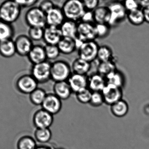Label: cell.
<instances>
[{
    "label": "cell",
    "instance_id": "cell-1",
    "mask_svg": "<svg viewBox=\"0 0 149 149\" xmlns=\"http://www.w3.org/2000/svg\"><path fill=\"white\" fill-rule=\"evenodd\" d=\"M62 8L66 20L79 22L86 11L83 1L79 0L65 1Z\"/></svg>",
    "mask_w": 149,
    "mask_h": 149
},
{
    "label": "cell",
    "instance_id": "cell-2",
    "mask_svg": "<svg viewBox=\"0 0 149 149\" xmlns=\"http://www.w3.org/2000/svg\"><path fill=\"white\" fill-rule=\"evenodd\" d=\"M21 8L16 1H6L0 5V20L11 24L15 22L20 15Z\"/></svg>",
    "mask_w": 149,
    "mask_h": 149
},
{
    "label": "cell",
    "instance_id": "cell-3",
    "mask_svg": "<svg viewBox=\"0 0 149 149\" xmlns=\"http://www.w3.org/2000/svg\"><path fill=\"white\" fill-rule=\"evenodd\" d=\"M71 67L64 60H56L52 63L51 79L55 82L66 81L72 73Z\"/></svg>",
    "mask_w": 149,
    "mask_h": 149
},
{
    "label": "cell",
    "instance_id": "cell-4",
    "mask_svg": "<svg viewBox=\"0 0 149 149\" xmlns=\"http://www.w3.org/2000/svg\"><path fill=\"white\" fill-rule=\"evenodd\" d=\"M106 6L108 8L110 13L108 24L111 28L120 23L125 19L127 15V12L123 3L121 2H109Z\"/></svg>",
    "mask_w": 149,
    "mask_h": 149
},
{
    "label": "cell",
    "instance_id": "cell-5",
    "mask_svg": "<svg viewBox=\"0 0 149 149\" xmlns=\"http://www.w3.org/2000/svg\"><path fill=\"white\" fill-rule=\"evenodd\" d=\"M99 46L95 40L84 42L78 49L79 57L92 63L97 59Z\"/></svg>",
    "mask_w": 149,
    "mask_h": 149
},
{
    "label": "cell",
    "instance_id": "cell-6",
    "mask_svg": "<svg viewBox=\"0 0 149 149\" xmlns=\"http://www.w3.org/2000/svg\"><path fill=\"white\" fill-rule=\"evenodd\" d=\"M25 19L30 27L45 28L47 26L46 14L38 7L30 9L26 13Z\"/></svg>",
    "mask_w": 149,
    "mask_h": 149
},
{
    "label": "cell",
    "instance_id": "cell-7",
    "mask_svg": "<svg viewBox=\"0 0 149 149\" xmlns=\"http://www.w3.org/2000/svg\"><path fill=\"white\" fill-rule=\"evenodd\" d=\"M52 64L46 61L43 63L33 65L31 69V76L39 84L48 82L51 79Z\"/></svg>",
    "mask_w": 149,
    "mask_h": 149
},
{
    "label": "cell",
    "instance_id": "cell-8",
    "mask_svg": "<svg viewBox=\"0 0 149 149\" xmlns=\"http://www.w3.org/2000/svg\"><path fill=\"white\" fill-rule=\"evenodd\" d=\"M53 116L42 108L38 109L33 115V125L36 129L49 128L54 122Z\"/></svg>",
    "mask_w": 149,
    "mask_h": 149
},
{
    "label": "cell",
    "instance_id": "cell-9",
    "mask_svg": "<svg viewBox=\"0 0 149 149\" xmlns=\"http://www.w3.org/2000/svg\"><path fill=\"white\" fill-rule=\"evenodd\" d=\"M104 100V103L111 106L122 99V88L107 84L102 92Z\"/></svg>",
    "mask_w": 149,
    "mask_h": 149
},
{
    "label": "cell",
    "instance_id": "cell-10",
    "mask_svg": "<svg viewBox=\"0 0 149 149\" xmlns=\"http://www.w3.org/2000/svg\"><path fill=\"white\" fill-rule=\"evenodd\" d=\"M77 38L83 42L95 40L97 37L94 24L81 22H78Z\"/></svg>",
    "mask_w": 149,
    "mask_h": 149
},
{
    "label": "cell",
    "instance_id": "cell-11",
    "mask_svg": "<svg viewBox=\"0 0 149 149\" xmlns=\"http://www.w3.org/2000/svg\"><path fill=\"white\" fill-rule=\"evenodd\" d=\"M62 101L54 93L47 94L42 104V108L54 115L61 111Z\"/></svg>",
    "mask_w": 149,
    "mask_h": 149
},
{
    "label": "cell",
    "instance_id": "cell-12",
    "mask_svg": "<svg viewBox=\"0 0 149 149\" xmlns=\"http://www.w3.org/2000/svg\"><path fill=\"white\" fill-rule=\"evenodd\" d=\"M38 84L31 75H25L19 78L17 83V86L21 92L30 94L38 88Z\"/></svg>",
    "mask_w": 149,
    "mask_h": 149
},
{
    "label": "cell",
    "instance_id": "cell-13",
    "mask_svg": "<svg viewBox=\"0 0 149 149\" xmlns=\"http://www.w3.org/2000/svg\"><path fill=\"white\" fill-rule=\"evenodd\" d=\"M63 37L59 27L47 25L44 28L43 40L46 45H57Z\"/></svg>",
    "mask_w": 149,
    "mask_h": 149
},
{
    "label": "cell",
    "instance_id": "cell-14",
    "mask_svg": "<svg viewBox=\"0 0 149 149\" xmlns=\"http://www.w3.org/2000/svg\"><path fill=\"white\" fill-rule=\"evenodd\" d=\"M72 93L76 94L88 88V76L72 73L67 80Z\"/></svg>",
    "mask_w": 149,
    "mask_h": 149
},
{
    "label": "cell",
    "instance_id": "cell-15",
    "mask_svg": "<svg viewBox=\"0 0 149 149\" xmlns=\"http://www.w3.org/2000/svg\"><path fill=\"white\" fill-rule=\"evenodd\" d=\"M46 17L48 26L59 27L65 20L62 8L56 6L46 14Z\"/></svg>",
    "mask_w": 149,
    "mask_h": 149
},
{
    "label": "cell",
    "instance_id": "cell-16",
    "mask_svg": "<svg viewBox=\"0 0 149 149\" xmlns=\"http://www.w3.org/2000/svg\"><path fill=\"white\" fill-rule=\"evenodd\" d=\"M105 77L98 73L88 76V88L92 92H102L107 85Z\"/></svg>",
    "mask_w": 149,
    "mask_h": 149
},
{
    "label": "cell",
    "instance_id": "cell-17",
    "mask_svg": "<svg viewBox=\"0 0 149 149\" xmlns=\"http://www.w3.org/2000/svg\"><path fill=\"white\" fill-rule=\"evenodd\" d=\"M16 52L22 56H28L34 45L29 37L24 36L18 37L15 42Z\"/></svg>",
    "mask_w": 149,
    "mask_h": 149
},
{
    "label": "cell",
    "instance_id": "cell-18",
    "mask_svg": "<svg viewBox=\"0 0 149 149\" xmlns=\"http://www.w3.org/2000/svg\"><path fill=\"white\" fill-rule=\"evenodd\" d=\"M53 90V93L62 101L68 99L72 93L67 81L55 82Z\"/></svg>",
    "mask_w": 149,
    "mask_h": 149
},
{
    "label": "cell",
    "instance_id": "cell-19",
    "mask_svg": "<svg viewBox=\"0 0 149 149\" xmlns=\"http://www.w3.org/2000/svg\"><path fill=\"white\" fill-rule=\"evenodd\" d=\"M28 56L33 65L47 61L44 46L41 45H34Z\"/></svg>",
    "mask_w": 149,
    "mask_h": 149
},
{
    "label": "cell",
    "instance_id": "cell-20",
    "mask_svg": "<svg viewBox=\"0 0 149 149\" xmlns=\"http://www.w3.org/2000/svg\"><path fill=\"white\" fill-rule=\"evenodd\" d=\"M63 37L75 39L77 36L78 23L66 20L59 27Z\"/></svg>",
    "mask_w": 149,
    "mask_h": 149
},
{
    "label": "cell",
    "instance_id": "cell-21",
    "mask_svg": "<svg viewBox=\"0 0 149 149\" xmlns=\"http://www.w3.org/2000/svg\"><path fill=\"white\" fill-rule=\"evenodd\" d=\"M91 68V63L79 57L74 59L71 66L72 71L73 73L86 76Z\"/></svg>",
    "mask_w": 149,
    "mask_h": 149
},
{
    "label": "cell",
    "instance_id": "cell-22",
    "mask_svg": "<svg viewBox=\"0 0 149 149\" xmlns=\"http://www.w3.org/2000/svg\"><path fill=\"white\" fill-rule=\"evenodd\" d=\"M60 52L65 55H70L77 50L75 39L69 38H62L57 45Z\"/></svg>",
    "mask_w": 149,
    "mask_h": 149
},
{
    "label": "cell",
    "instance_id": "cell-23",
    "mask_svg": "<svg viewBox=\"0 0 149 149\" xmlns=\"http://www.w3.org/2000/svg\"><path fill=\"white\" fill-rule=\"evenodd\" d=\"M93 12L95 24H108L110 13L107 6H99Z\"/></svg>",
    "mask_w": 149,
    "mask_h": 149
},
{
    "label": "cell",
    "instance_id": "cell-24",
    "mask_svg": "<svg viewBox=\"0 0 149 149\" xmlns=\"http://www.w3.org/2000/svg\"><path fill=\"white\" fill-rule=\"evenodd\" d=\"M110 111L112 114L118 118L124 117L127 114L129 106L127 101L121 99L110 106Z\"/></svg>",
    "mask_w": 149,
    "mask_h": 149
},
{
    "label": "cell",
    "instance_id": "cell-25",
    "mask_svg": "<svg viewBox=\"0 0 149 149\" xmlns=\"http://www.w3.org/2000/svg\"><path fill=\"white\" fill-rule=\"evenodd\" d=\"M107 84L122 88L124 85L125 79L123 73L118 70L114 71L105 77Z\"/></svg>",
    "mask_w": 149,
    "mask_h": 149
},
{
    "label": "cell",
    "instance_id": "cell-26",
    "mask_svg": "<svg viewBox=\"0 0 149 149\" xmlns=\"http://www.w3.org/2000/svg\"><path fill=\"white\" fill-rule=\"evenodd\" d=\"M16 52L15 42L11 39L0 42V54L3 57H11Z\"/></svg>",
    "mask_w": 149,
    "mask_h": 149
},
{
    "label": "cell",
    "instance_id": "cell-27",
    "mask_svg": "<svg viewBox=\"0 0 149 149\" xmlns=\"http://www.w3.org/2000/svg\"><path fill=\"white\" fill-rule=\"evenodd\" d=\"M34 135L36 142L42 144L48 143L52 137V132L50 128L36 129Z\"/></svg>",
    "mask_w": 149,
    "mask_h": 149
},
{
    "label": "cell",
    "instance_id": "cell-28",
    "mask_svg": "<svg viewBox=\"0 0 149 149\" xmlns=\"http://www.w3.org/2000/svg\"><path fill=\"white\" fill-rule=\"evenodd\" d=\"M35 138L28 135L20 137L17 143V149H36L37 147Z\"/></svg>",
    "mask_w": 149,
    "mask_h": 149
},
{
    "label": "cell",
    "instance_id": "cell-29",
    "mask_svg": "<svg viewBox=\"0 0 149 149\" xmlns=\"http://www.w3.org/2000/svg\"><path fill=\"white\" fill-rule=\"evenodd\" d=\"M127 17L130 22L135 26L141 25L145 22L143 10L140 8L128 12Z\"/></svg>",
    "mask_w": 149,
    "mask_h": 149
},
{
    "label": "cell",
    "instance_id": "cell-30",
    "mask_svg": "<svg viewBox=\"0 0 149 149\" xmlns=\"http://www.w3.org/2000/svg\"><path fill=\"white\" fill-rule=\"evenodd\" d=\"M117 70L114 60L107 62H99L97 66V73L104 77Z\"/></svg>",
    "mask_w": 149,
    "mask_h": 149
},
{
    "label": "cell",
    "instance_id": "cell-31",
    "mask_svg": "<svg viewBox=\"0 0 149 149\" xmlns=\"http://www.w3.org/2000/svg\"><path fill=\"white\" fill-rule=\"evenodd\" d=\"M97 59L99 62H107L114 60L113 54L112 49L107 45L99 46Z\"/></svg>",
    "mask_w": 149,
    "mask_h": 149
},
{
    "label": "cell",
    "instance_id": "cell-32",
    "mask_svg": "<svg viewBox=\"0 0 149 149\" xmlns=\"http://www.w3.org/2000/svg\"><path fill=\"white\" fill-rule=\"evenodd\" d=\"M45 91L42 88H38L29 94L31 102L36 106H42L47 95Z\"/></svg>",
    "mask_w": 149,
    "mask_h": 149
},
{
    "label": "cell",
    "instance_id": "cell-33",
    "mask_svg": "<svg viewBox=\"0 0 149 149\" xmlns=\"http://www.w3.org/2000/svg\"><path fill=\"white\" fill-rule=\"evenodd\" d=\"M13 29L10 24L0 20V42L11 39Z\"/></svg>",
    "mask_w": 149,
    "mask_h": 149
},
{
    "label": "cell",
    "instance_id": "cell-34",
    "mask_svg": "<svg viewBox=\"0 0 149 149\" xmlns=\"http://www.w3.org/2000/svg\"><path fill=\"white\" fill-rule=\"evenodd\" d=\"M95 27L97 38H104L110 34L111 27L108 24H95Z\"/></svg>",
    "mask_w": 149,
    "mask_h": 149
},
{
    "label": "cell",
    "instance_id": "cell-35",
    "mask_svg": "<svg viewBox=\"0 0 149 149\" xmlns=\"http://www.w3.org/2000/svg\"><path fill=\"white\" fill-rule=\"evenodd\" d=\"M44 47L47 59L55 60L59 57L61 52L57 45H46Z\"/></svg>",
    "mask_w": 149,
    "mask_h": 149
},
{
    "label": "cell",
    "instance_id": "cell-36",
    "mask_svg": "<svg viewBox=\"0 0 149 149\" xmlns=\"http://www.w3.org/2000/svg\"><path fill=\"white\" fill-rule=\"evenodd\" d=\"M92 92L88 88H86L75 94L76 99L81 104H89Z\"/></svg>",
    "mask_w": 149,
    "mask_h": 149
},
{
    "label": "cell",
    "instance_id": "cell-37",
    "mask_svg": "<svg viewBox=\"0 0 149 149\" xmlns=\"http://www.w3.org/2000/svg\"><path fill=\"white\" fill-rule=\"evenodd\" d=\"M44 28L30 27L29 31V37L31 40L38 41L43 39Z\"/></svg>",
    "mask_w": 149,
    "mask_h": 149
},
{
    "label": "cell",
    "instance_id": "cell-38",
    "mask_svg": "<svg viewBox=\"0 0 149 149\" xmlns=\"http://www.w3.org/2000/svg\"><path fill=\"white\" fill-rule=\"evenodd\" d=\"M104 103V98L100 92H92V96L89 104L93 107H99Z\"/></svg>",
    "mask_w": 149,
    "mask_h": 149
},
{
    "label": "cell",
    "instance_id": "cell-39",
    "mask_svg": "<svg viewBox=\"0 0 149 149\" xmlns=\"http://www.w3.org/2000/svg\"><path fill=\"white\" fill-rule=\"evenodd\" d=\"M82 1L86 10L92 11L99 7L100 2L98 0H85Z\"/></svg>",
    "mask_w": 149,
    "mask_h": 149
},
{
    "label": "cell",
    "instance_id": "cell-40",
    "mask_svg": "<svg viewBox=\"0 0 149 149\" xmlns=\"http://www.w3.org/2000/svg\"><path fill=\"white\" fill-rule=\"evenodd\" d=\"M53 2L49 0L42 1L39 3L38 8L43 11L45 14L51 10L55 7Z\"/></svg>",
    "mask_w": 149,
    "mask_h": 149
},
{
    "label": "cell",
    "instance_id": "cell-41",
    "mask_svg": "<svg viewBox=\"0 0 149 149\" xmlns=\"http://www.w3.org/2000/svg\"><path fill=\"white\" fill-rule=\"evenodd\" d=\"M123 5L125 7V9L127 10V12L133 11L139 8V5L138 3V1H134V0H127L123 2Z\"/></svg>",
    "mask_w": 149,
    "mask_h": 149
},
{
    "label": "cell",
    "instance_id": "cell-42",
    "mask_svg": "<svg viewBox=\"0 0 149 149\" xmlns=\"http://www.w3.org/2000/svg\"><path fill=\"white\" fill-rule=\"evenodd\" d=\"M80 22H83L90 23H94V19L93 12V11L86 10L81 17Z\"/></svg>",
    "mask_w": 149,
    "mask_h": 149
},
{
    "label": "cell",
    "instance_id": "cell-43",
    "mask_svg": "<svg viewBox=\"0 0 149 149\" xmlns=\"http://www.w3.org/2000/svg\"><path fill=\"white\" fill-rule=\"evenodd\" d=\"M17 2L20 5V7H31L35 5L38 1L36 0H31V1H17Z\"/></svg>",
    "mask_w": 149,
    "mask_h": 149
},
{
    "label": "cell",
    "instance_id": "cell-44",
    "mask_svg": "<svg viewBox=\"0 0 149 149\" xmlns=\"http://www.w3.org/2000/svg\"><path fill=\"white\" fill-rule=\"evenodd\" d=\"M139 6L141 7L143 9L149 7V0H144V1H138Z\"/></svg>",
    "mask_w": 149,
    "mask_h": 149
},
{
    "label": "cell",
    "instance_id": "cell-45",
    "mask_svg": "<svg viewBox=\"0 0 149 149\" xmlns=\"http://www.w3.org/2000/svg\"><path fill=\"white\" fill-rule=\"evenodd\" d=\"M143 10L144 14L145 22L149 24V7L143 9Z\"/></svg>",
    "mask_w": 149,
    "mask_h": 149
},
{
    "label": "cell",
    "instance_id": "cell-46",
    "mask_svg": "<svg viewBox=\"0 0 149 149\" xmlns=\"http://www.w3.org/2000/svg\"><path fill=\"white\" fill-rule=\"evenodd\" d=\"M36 149H55L51 146H47V145H40L38 146Z\"/></svg>",
    "mask_w": 149,
    "mask_h": 149
},
{
    "label": "cell",
    "instance_id": "cell-47",
    "mask_svg": "<svg viewBox=\"0 0 149 149\" xmlns=\"http://www.w3.org/2000/svg\"><path fill=\"white\" fill-rule=\"evenodd\" d=\"M55 149H65L63 148H55Z\"/></svg>",
    "mask_w": 149,
    "mask_h": 149
}]
</instances>
